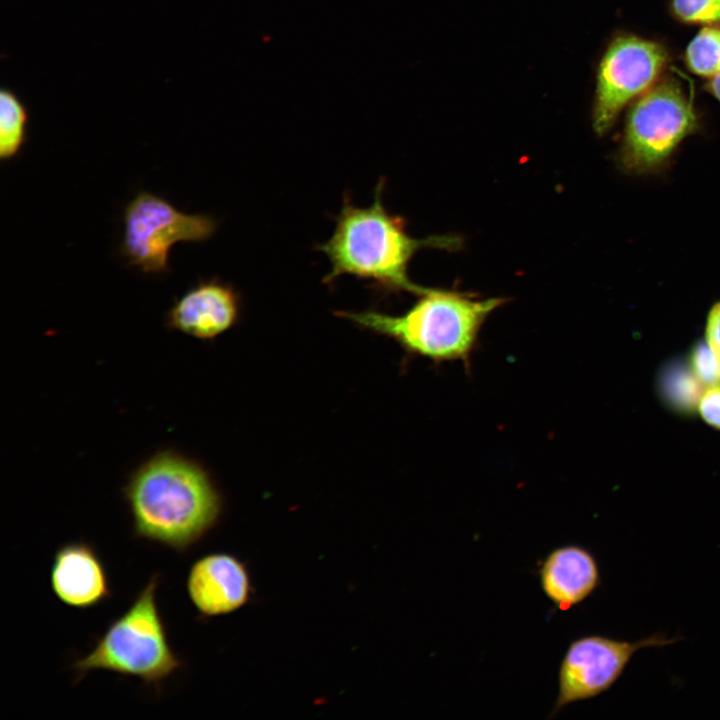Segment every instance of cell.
Here are the masks:
<instances>
[{
  "instance_id": "obj_18",
  "label": "cell",
  "mask_w": 720,
  "mask_h": 720,
  "mask_svg": "<svg viewBox=\"0 0 720 720\" xmlns=\"http://www.w3.org/2000/svg\"><path fill=\"white\" fill-rule=\"evenodd\" d=\"M699 410L707 423L720 428V385L706 389L699 400Z\"/></svg>"
},
{
  "instance_id": "obj_3",
  "label": "cell",
  "mask_w": 720,
  "mask_h": 720,
  "mask_svg": "<svg viewBox=\"0 0 720 720\" xmlns=\"http://www.w3.org/2000/svg\"><path fill=\"white\" fill-rule=\"evenodd\" d=\"M404 313L340 311L337 315L360 328L397 342L406 353L435 363L461 361L469 365L487 318L506 299H479L464 293L425 288Z\"/></svg>"
},
{
  "instance_id": "obj_15",
  "label": "cell",
  "mask_w": 720,
  "mask_h": 720,
  "mask_svg": "<svg viewBox=\"0 0 720 720\" xmlns=\"http://www.w3.org/2000/svg\"><path fill=\"white\" fill-rule=\"evenodd\" d=\"M671 10L683 23L720 27V0H672Z\"/></svg>"
},
{
  "instance_id": "obj_20",
  "label": "cell",
  "mask_w": 720,
  "mask_h": 720,
  "mask_svg": "<svg viewBox=\"0 0 720 720\" xmlns=\"http://www.w3.org/2000/svg\"><path fill=\"white\" fill-rule=\"evenodd\" d=\"M706 89L720 101V73L709 79Z\"/></svg>"
},
{
  "instance_id": "obj_14",
  "label": "cell",
  "mask_w": 720,
  "mask_h": 720,
  "mask_svg": "<svg viewBox=\"0 0 720 720\" xmlns=\"http://www.w3.org/2000/svg\"><path fill=\"white\" fill-rule=\"evenodd\" d=\"M685 63L694 74L712 78L720 73V27L706 26L691 40Z\"/></svg>"
},
{
  "instance_id": "obj_5",
  "label": "cell",
  "mask_w": 720,
  "mask_h": 720,
  "mask_svg": "<svg viewBox=\"0 0 720 720\" xmlns=\"http://www.w3.org/2000/svg\"><path fill=\"white\" fill-rule=\"evenodd\" d=\"M698 128L692 97L683 84L674 77H661L630 105L618 163L627 173L656 172Z\"/></svg>"
},
{
  "instance_id": "obj_4",
  "label": "cell",
  "mask_w": 720,
  "mask_h": 720,
  "mask_svg": "<svg viewBox=\"0 0 720 720\" xmlns=\"http://www.w3.org/2000/svg\"><path fill=\"white\" fill-rule=\"evenodd\" d=\"M160 576L153 574L129 608L113 620L90 653L72 665L76 682L94 670L136 677L155 689L180 669L161 617L156 591Z\"/></svg>"
},
{
  "instance_id": "obj_7",
  "label": "cell",
  "mask_w": 720,
  "mask_h": 720,
  "mask_svg": "<svg viewBox=\"0 0 720 720\" xmlns=\"http://www.w3.org/2000/svg\"><path fill=\"white\" fill-rule=\"evenodd\" d=\"M668 59L658 42L632 34L612 39L596 74L592 124L598 135L607 133L622 110L659 81Z\"/></svg>"
},
{
  "instance_id": "obj_2",
  "label": "cell",
  "mask_w": 720,
  "mask_h": 720,
  "mask_svg": "<svg viewBox=\"0 0 720 720\" xmlns=\"http://www.w3.org/2000/svg\"><path fill=\"white\" fill-rule=\"evenodd\" d=\"M383 188L380 180L373 202L367 207L354 205L345 195L333 234L317 246L331 264L323 281L330 284L341 275H352L370 280L383 290L418 295L425 287L413 283L407 275L414 254L425 247L455 248L459 240L449 236L411 237L403 219L390 214L383 205Z\"/></svg>"
},
{
  "instance_id": "obj_10",
  "label": "cell",
  "mask_w": 720,
  "mask_h": 720,
  "mask_svg": "<svg viewBox=\"0 0 720 720\" xmlns=\"http://www.w3.org/2000/svg\"><path fill=\"white\" fill-rule=\"evenodd\" d=\"M188 597L205 617L230 614L244 606L251 582L244 563L228 553H211L196 560L186 578Z\"/></svg>"
},
{
  "instance_id": "obj_8",
  "label": "cell",
  "mask_w": 720,
  "mask_h": 720,
  "mask_svg": "<svg viewBox=\"0 0 720 720\" xmlns=\"http://www.w3.org/2000/svg\"><path fill=\"white\" fill-rule=\"evenodd\" d=\"M678 640V637L667 638L659 633L635 642L601 635L574 640L560 664L553 714L569 704L594 698L609 690L637 651L667 646Z\"/></svg>"
},
{
  "instance_id": "obj_11",
  "label": "cell",
  "mask_w": 720,
  "mask_h": 720,
  "mask_svg": "<svg viewBox=\"0 0 720 720\" xmlns=\"http://www.w3.org/2000/svg\"><path fill=\"white\" fill-rule=\"evenodd\" d=\"M49 580L56 598L68 607L88 609L111 597L104 564L94 546L84 541L58 547Z\"/></svg>"
},
{
  "instance_id": "obj_16",
  "label": "cell",
  "mask_w": 720,
  "mask_h": 720,
  "mask_svg": "<svg viewBox=\"0 0 720 720\" xmlns=\"http://www.w3.org/2000/svg\"><path fill=\"white\" fill-rule=\"evenodd\" d=\"M696 375L682 369L671 371L666 380V391L674 403L683 408L693 407L701 398Z\"/></svg>"
},
{
  "instance_id": "obj_9",
  "label": "cell",
  "mask_w": 720,
  "mask_h": 720,
  "mask_svg": "<svg viewBox=\"0 0 720 720\" xmlns=\"http://www.w3.org/2000/svg\"><path fill=\"white\" fill-rule=\"evenodd\" d=\"M240 304L231 284L217 278L200 280L174 300L166 313V326L199 340H212L236 324Z\"/></svg>"
},
{
  "instance_id": "obj_12",
  "label": "cell",
  "mask_w": 720,
  "mask_h": 720,
  "mask_svg": "<svg viewBox=\"0 0 720 720\" xmlns=\"http://www.w3.org/2000/svg\"><path fill=\"white\" fill-rule=\"evenodd\" d=\"M545 596L561 611L588 598L600 585V571L593 554L579 545L552 550L539 569Z\"/></svg>"
},
{
  "instance_id": "obj_19",
  "label": "cell",
  "mask_w": 720,
  "mask_h": 720,
  "mask_svg": "<svg viewBox=\"0 0 720 720\" xmlns=\"http://www.w3.org/2000/svg\"><path fill=\"white\" fill-rule=\"evenodd\" d=\"M707 344L720 360V301L709 311L706 325Z\"/></svg>"
},
{
  "instance_id": "obj_1",
  "label": "cell",
  "mask_w": 720,
  "mask_h": 720,
  "mask_svg": "<svg viewBox=\"0 0 720 720\" xmlns=\"http://www.w3.org/2000/svg\"><path fill=\"white\" fill-rule=\"evenodd\" d=\"M136 538L185 552L218 523L223 499L207 470L165 449L141 463L123 487Z\"/></svg>"
},
{
  "instance_id": "obj_17",
  "label": "cell",
  "mask_w": 720,
  "mask_h": 720,
  "mask_svg": "<svg viewBox=\"0 0 720 720\" xmlns=\"http://www.w3.org/2000/svg\"><path fill=\"white\" fill-rule=\"evenodd\" d=\"M694 374L707 386L720 385V360L708 344L696 347L692 355Z\"/></svg>"
},
{
  "instance_id": "obj_6",
  "label": "cell",
  "mask_w": 720,
  "mask_h": 720,
  "mask_svg": "<svg viewBox=\"0 0 720 720\" xmlns=\"http://www.w3.org/2000/svg\"><path fill=\"white\" fill-rule=\"evenodd\" d=\"M123 222L120 252L129 266L144 274L169 272V254L174 244L204 242L218 227L213 217L183 213L147 191H140L127 204Z\"/></svg>"
},
{
  "instance_id": "obj_13",
  "label": "cell",
  "mask_w": 720,
  "mask_h": 720,
  "mask_svg": "<svg viewBox=\"0 0 720 720\" xmlns=\"http://www.w3.org/2000/svg\"><path fill=\"white\" fill-rule=\"evenodd\" d=\"M29 112L19 96L7 87L0 91V159L16 157L27 140Z\"/></svg>"
}]
</instances>
